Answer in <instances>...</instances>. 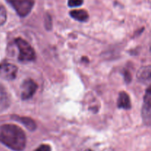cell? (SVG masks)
<instances>
[{"label": "cell", "instance_id": "11", "mask_svg": "<svg viewBox=\"0 0 151 151\" xmlns=\"http://www.w3.org/2000/svg\"><path fill=\"white\" fill-rule=\"evenodd\" d=\"M15 119L17 121H19V122H21L22 124H23L25 127H26L27 129H29V131H35V128H36L37 125L35 123V121L29 117H27V116H16Z\"/></svg>", "mask_w": 151, "mask_h": 151}, {"label": "cell", "instance_id": "7", "mask_svg": "<svg viewBox=\"0 0 151 151\" xmlns=\"http://www.w3.org/2000/svg\"><path fill=\"white\" fill-rule=\"evenodd\" d=\"M10 103V97L7 91L2 86L0 85V113L8 109Z\"/></svg>", "mask_w": 151, "mask_h": 151}, {"label": "cell", "instance_id": "15", "mask_svg": "<svg viewBox=\"0 0 151 151\" xmlns=\"http://www.w3.org/2000/svg\"><path fill=\"white\" fill-rule=\"evenodd\" d=\"M125 75V81H126L128 83H129L131 80V74L129 73V72H127L126 73H125V75Z\"/></svg>", "mask_w": 151, "mask_h": 151}, {"label": "cell", "instance_id": "9", "mask_svg": "<svg viewBox=\"0 0 151 151\" xmlns=\"http://www.w3.org/2000/svg\"><path fill=\"white\" fill-rule=\"evenodd\" d=\"M137 78L142 82L151 81V66H144L139 69Z\"/></svg>", "mask_w": 151, "mask_h": 151}, {"label": "cell", "instance_id": "10", "mask_svg": "<svg viewBox=\"0 0 151 151\" xmlns=\"http://www.w3.org/2000/svg\"><path fill=\"white\" fill-rule=\"evenodd\" d=\"M71 17L78 22H85L88 19V13L85 10H73L69 13Z\"/></svg>", "mask_w": 151, "mask_h": 151}, {"label": "cell", "instance_id": "2", "mask_svg": "<svg viewBox=\"0 0 151 151\" xmlns=\"http://www.w3.org/2000/svg\"><path fill=\"white\" fill-rule=\"evenodd\" d=\"M15 43L19 49V60L22 62L32 61L35 58V50L30 44L22 38H17Z\"/></svg>", "mask_w": 151, "mask_h": 151}, {"label": "cell", "instance_id": "16", "mask_svg": "<svg viewBox=\"0 0 151 151\" xmlns=\"http://www.w3.org/2000/svg\"><path fill=\"white\" fill-rule=\"evenodd\" d=\"M86 151H92V150H86Z\"/></svg>", "mask_w": 151, "mask_h": 151}, {"label": "cell", "instance_id": "6", "mask_svg": "<svg viewBox=\"0 0 151 151\" xmlns=\"http://www.w3.org/2000/svg\"><path fill=\"white\" fill-rule=\"evenodd\" d=\"M18 68L12 63L0 64V78L7 81H12L16 78Z\"/></svg>", "mask_w": 151, "mask_h": 151}, {"label": "cell", "instance_id": "4", "mask_svg": "<svg viewBox=\"0 0 151 151\" xmlns=\"http://www.w3.org/2000/svg\"><path fill=\"white\" fill-rule=\"evenodd\" d=\"M142 116L145 124L151 126V88H148L146 91L142 109Z\"/></svg>", "mask_w": 151, "mask_h": 151}, {"label": "cell", "instance_id": "8", "mask_svg": "<svg viewBox=\"0 0 151 151\" xmlns=\"http://www.w3.org/2000/svg\"><path fill=\"white\" fill-rule=\"evenodd\" d=\"M117 106L119 109L128 110L131 108V103L130 97L125 91H121L119 94L117 100Z\"/></svg>", "mask_w": 151, "mask_h": 151}, {"label": "cell", "instance_id": "5", "mask_svg": "<svg viewBox=\"0 0 151 151\" xmlns=\"http://www.w3.org/2000/svg\"><path fill=\"white\" fill-rule=\"evenodd\" d=\"M21 88H22V93H21L22 99L23 100H27L30 99L34 95L38 88V85L33 80L27 79L24 81Z\"/></svg>", "mask_w": 151, "mask_h": 151}, {"label": "cell", "instance_id": "14", "mask_svg": "<svg viewBox=\"0 0 151 151\" xmlns=\"http://www.w3.org/2000/svg\"><path fill=\"white\" fill-rule=\"evenodd\" d=\"M34 151H51V147L48 145H41Z\"/></svg>", "mask_w": 151, "mask_h": 151}, {"label": "cell", "instance_id": "12", "mask_svg": "<svg viewBox=\"0 0 151 151\" xmlns=\"http://www.w3.org/2000/svg\"><path fill=\"white\" fill-rule=\"evenodd\" d=\"M7 20V12L2 4H0V26L4 24Z\"/></svg>", "mask_w": 151, "mask_h": 151}, {"label": "cell", "instance_id": "1", "mask_svg": "<svg viewBox=\"0 0 151 151\" xmlns=\"http://www.w3.org/2000/svg\"><path fill=\"white\" fill-rule=\"evenodd\" d=\"M0 142L14 151H22L26 147V135L18 125L4 124L0 126Z\"/></svg>", "mask_w": 151, "mask_h": 151}, {"label": "cell", "instance_id": "13", "mask_svg": "<svg viewBox=\"0 0 151 151\" xmlns=\"http://www.w3.org/2000/svg\"><path fill=\"white\" fill-rule=\"evenodd\" d=\"M83 0H68V5L71 7H79L82 5Z\"/></svg>", "mask_w": 151, "mask_h": 151}, {"label": "cell", "instance_id": "3", "mask_svg": "<svg viewBox=\"0 0 151 151\" xmlns=\"http://www.w3.org/2000/svg\"><path fill=\"white\" fill-rule=\"evenodd\" d=\"M21 17L29 14L35 4V0H7Z\"/></svg>", "mask_w": 151, "mask_h": 151}]
</instances>
